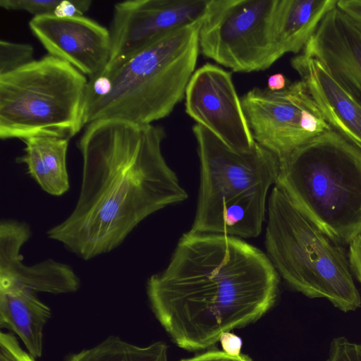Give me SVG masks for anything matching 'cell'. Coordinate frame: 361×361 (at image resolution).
Here are the masks:
<instances>
[{
  "instance_id": "obj_1",
  "label": "cell",
  "mask_w": 361,
  "mask_h": 361,
  "mask_svg": "<svg viewBox=\"0 0 361 361\" xmlns=\"http://www.w3.org/2000/svg\"><path fill=\"white\" fill-rule=\"evenodd\" d=\"M164 128L118 120L89 123L77 142L82 167L72 212L47 231L85 260L109 252L152 214L188 194L167 164Z\"/></svg>"
},
{
  "instance_id": "obj_2",
  "label": "cell",
  "mask_w": 361,
  "mask_h": 361,
  "mask_svg": "<svg viewBox=\"0 0 361 361\" xmlns=\"http://www.w3.org/2000/svg\"><path fill=\"white\" fill-rule=\"evenodd\" d=\"M279 274L258 248L233 235L188 231L167 267L150 276L156 318L180 348L207 349L274 305Z\"/></svg>"
},
{
  "instance_id": "obj_3",
  "label": "cell",
  "mask_w": 361,
  "mask_h": 361,
  "mask_svg": "<svg viewBox=\"0 0 361 361\" xmlns=\"http://www.w3.org/2000/svg\"><path fill=\"white\" fill-rule=\"evenodd\" d=\"M201 23L176 31L88 80L85 126L99 120L149 125L185 97L195 71Z\"/></svg>"
},
{
  "instance_id": "obj_4",
  "label": "cell",
  "mask_w": 361,
  "mask_h": 361,
  "mask_svg": "<svg viewBox=\"0 0 361 361\" xmlns=\"http://www.w3.org/2000/svg\"><path fill=\"white\" fill-rule=\"evenodd\" d=\"M276 183L334 240L361 232V151L331 130L279 159Z\"/></svg>"
},
{
  "instance_id": "obj_5",
  "label": "cell",
  "mask_w": 361,
  "mask_h": 361,
  "mask_svg": "<svg viewBox=\"0 0 361 361\" xmlns=\"http://www.w3.org/2000/svg\"><path fill=\"white\" fill-rule=\"evenodd\" d=\"M267 257L283 279L310 298L343 312L361 306L345 249L319 228L278 185L269 198Z\"/></svg>"
},
{
  "instance_id": "obj_6",
  "label": "cell",
  "mask_w": 361,
  "mask_h": 361,
  "mask_svg": "<svg viewBox=\"0 0 361 361\" xmlns=\"http://www.w3.org/2000/svg\"><path fill=\"white\" fill-rule=\"evenodd\" d=\"M88 78L47 54L0 75V137L70 140L85 127Z\"/></svg>"
},
{
  "instance_id": "obj_7",
  "label": "cell",
  "mask_w": 361,
  "mask_h": 361,
  "mask_svg": "<svg viewBox=\"0 0 361 361\" xmlns=\"http://www.w3.org/2000/svg\"><path fill=\"white\" fill-rule=\"evenodd\" d=\"M192 131L197 142L201 181L190 231L217 234L224 208L243 197L268 191L276 183L280 161L256 142L252 149L241 152L199 124Z\"/></svg>"
},
{
  "instance_id": "obj_8",
  "label": "cell",
  "mask_w": 361,
  "mask_h": 361,
  "mask_svg": "<svg viewBox=\"0 0 361 361\" xmlns=\"http://www.w3.org/2000/svg\"><path fill=\"white\" fill-rule=\"evenodd\" d=\"M280 0H213L199 32L200 50L235 72L264 71L281 57L276 41Z\"/></svg>"
},
{
  "instance_id": "obj_9",
  "label": "cell",
  "mask_w": 361,
  "mask_h": 361,
  "mask_svg": "<svg viewBox=\"0 0 361 361\" xmlns=\"http://www.w3.org/2000/svg\"><path fill=\"white\" fill-rule=\"evenodd\" d=\"M241 102L255 141L279 159L332 130L302 80L276 92L254 87Z\"/></svg>"
},
{
  "instance_id": "obj_10",
  "label": "cell",
  "mask_w": 361,
  "mask_h": 361,
  "mask_svg": "<svg viewBox=\"0 0 361 361\" xmlns=\"http://www.w3.org/2000/svg\"><path fill=\"white\" fill-rule=\"evenodd\" d=\"M213 0H129L114 6L107 66L122 62L166 36L202 23Z\"/></svg>"
},
{
  "instance_id": "obj_11",
  "label": "cell",
  "mask_w": 361,
  "mask_h": 361,
  "mask_svg": "<svg viewBox=\"0 0 361 361\" xmlns=\"http://www.w3.org/2000/svg\"><path fill=\"white\" fill-rule=\"evenodd\" d=\"M185 111L193 120L237 151L255 141L230 72L212 63L195 70L185 94Z\"/></svg>"
},
{
  "instance_id": "obj_12",
  "label": "cell",
  "mask_w": 361,
  "mask_h": 361,
  "mask_svg": "<svg viewBox=\"0 0 361 361\" xmlns=\"http://www.w3.org/2000/svg\"><path fill=\"white\" fill-rule=\"evenodd\" d=\"M29 27L48 54L68 63L88 80L99 75L109 63V30L91 18L33 17Z\"/></svg>"
},
{
  "instance_id": "obj_13",
  "label": "cell",
  "mask_w": 361,
  "mask_h": 361,
  "mask_svg": "<svg viewBox=\"0 0 361 361\" xmlns=\"http://www.w3.org/2000/svg\"><path fill=\"white\" fill-rule=\"evenodd\" d=\"M31 235L29 226L14 220L0 224V290L27 289L51 294L77 291L80 281L68 265L48 259L31 266L23 264L20 250Z\"/></svg>"
},
{
  "instance_id": "obj_14",
  "label": "cell",
  "mask_w": 361,
  "mask_h": 361,
  "mask_svg": "<svg viewBox=\"0 0 361 361\" xmlns=\"http://www.w3.org/2000/svg\"><path fill=\"white\" fill-rule=\"evenodd\" d=\"M302 53L319 61L361 105V29L345 13L336 6L329 11Z\"/></svg>"
},
{
  "instance_id": "obj_15",
  "label": "cell",
  "mask_w": 361,
  "mask_h": 361,
  "mask_svg": "<svg viewBox=\"0 0 361 361\" xmlns=\"http://www.w3.org/2000/svg\"><path fill=\"white\" fill-rule=\"evenodd\" d=\"M291 66L331 128L361 151V105L314 58L301 53L291 59Z\"/></svg>"
},
{
  "instance_id": "obj_16",
  "label": "cell",
  "mask_w": 361,
  "mask_h": 361,
  "mask_svg": "<svg viewBox=\"0 0 361 361\" xmlns=\"http://www.w3.org/2000/svg\"><path fill=\"white\" fill-rule=\"evenodd\" d=\"M50 308L27 289L0 290V326L15 333L35 358L43 351V329Z\"/></svg>"
},
{
  "instance_id": "obj_17",
  "label": "cell",
  "mask_w": 361,
  "mask_h": 361,
  "mask_svg": "<svg viewBox=\"0 0 361 361\" xmlns=\"http://www.w3.org/2000/svg\"><path fill=\"white\" fill-rule=\"evenodd\" d=\"M22 141L24 154L16 161L26 165L29 174L47 193L60 196L67 192L70 187L66 166L69 140L36 136Z\"/></svg>"
},
{
  "instance_id": "obj_18",
  "label": "cell",
  "mask_w": 361,
  "mask_h": 361,
  "mask_svg": "<svg viewBox=\"0 0 361 361\" xmlns=\"http://www.w3.org/2000/svg\"><path fill=\"white\" fill-rule=\"evenodd\" d=\"M338 0H280L276 22L279 54L303 50L324 16Z\"/></svg>"
},
{
  "instance_id": "obj_19",
  "label": "cell",
  "mask_w": 361,
  "mask_h": 361,
  "mask_svg": "<svg viewBox=\"0 0 361 361\" xmlns=\"http://www.w3.org/2000/svg\"><path fill=\"white\" fill-rule=\"evenodd\" d=\"M65 361H169L168 346L162 341L138 346L110 336L92 348L69 355Z\"/></svg>"
},
{
  "instance_id": "obj_20",
  "label": "cell",
  "mask_w": 361,
  "mask_h": 361,
  "mask_svg": "<svg viewBox=\"0 0 361 361\" xmlns=\"http://www.w3.org/2000/svg\"><path fill=\"white\" fill-rule=\"evenodd\" d=\"M34 47L29 44L0 41V75L16 71L35 60Z\"/></svg>"
},
{
  "instance_id": "obj_21",
  "label": "cell",
  "mask_w": 361,
  "mask_h": 361,
  "mask_svg": "<svg viewBox=\"0 0 361 361\" xmlns=\"http://www.w3.org/2000/svg\"><path fill=\"white\" fill-rule=\"evenodd\" d=\"M63 0H1L0 6L6 10L24 11L34 17L60 16Z\"/></svg>"
},
{
  "instance_id": "obj_22",
  "label": "cell",
  "mask_w": 361,
  "mask_h": 361,
  "mask_svg": "<svg viewBox=\"0 0 361 361\" xmlns=\"http://www.w3.org/2000/svg\"><path fill=\"white\" fill-rule=\"evenodd\" d=\"M327 361H361V344L346 338H334L329 348Z\"/></svg>"
},
{
  "instance_id": "obj_23",
  "label": "cell",
  "mask_w": 361,
  "mask_h": 361,
  "mask_svg": "<svg viewBox=\"0 0 361 361\" xmlns=\"http://www.w3.org/2000/svg\"><path fill=\"white\" fill-rule=\"evenodd\" d=\"M0 361H36L20 345L16 336L11 333L0 334Z\"/></svg>"
},
{
  "instance_id": "obj_24",
  "label": "cell",
  "mask_w": 361,
  "mask_h": 361,
  "mask_svg": "<svg viewBox=\"0 0 361 361\" xmlns=\"http://www.w3.org/2000/svg\"><path fill=\"white\" fill-rule=\"evenodd\" d=\"M348 262L350 270L361 283V232L348 243Z\"/></svg>"
},
{
  "instance_id": "obj_25",
  "label": "cell",
  "mask_w": 361,
  "mask_h": 361,
  "mask_svg": "<svg viewBox=\"0 0 361 361\" xmlns=\"http://www.w3.org/2000/svg\"><path fill=\"white\" fill-rule=\"evenodd\" d=\"M180 361H252L246 355L241 354L239 356L230 355L223 350H209L195 357L183 359Z\"/></svg>"
},
{
  "instance_id": "obj_26",
  "label": "cell",
  "mask_w": 361,
  "mask_h": 361,
  "mask_svg": "<svg viewBox=\"0 0 361 361\" xmlns=\"http://www.w3.org/2000/svg\"><path fill=\"white\" fill-rule=\"evenodd\" d=\"M336 8L361 29V0H338Z\"/></svg>"
},
{
  "instance_id": "obj_27",
  "label": "cell",
  "mask_w": 361,
  "mask_h": 361,
  "mask_svg": "<svg viewBox=\"0 0 361 361\" xmlns=\"http://www.w3.org/2000/svg\"><path fill=\"white\" fill-rule=\"evenodd\" d=\"M223 351L226 353L239 356L241 353L242 341L240 337L230 331L223 334L219 338Z\"/></svg>"
},
{
  "instance_id": "obj_28",
  "label": "cell",
  "mask_w": 361,
  "mask_h": 361,
  "mask_svg": "<svg viewBox=\"0 0 361 361\" xmlns=\"http://www.w3.org/2000/svg\"><path fill=\"white\" fill-rule=\"evenodd\" d=\"M288 85L285 76L281 73H276L268 78L267 89L272 92L280 91Z\"/></svg>"
}]
</instances>
